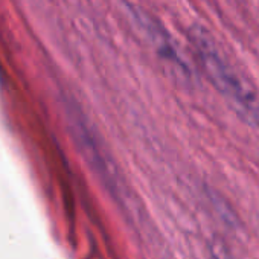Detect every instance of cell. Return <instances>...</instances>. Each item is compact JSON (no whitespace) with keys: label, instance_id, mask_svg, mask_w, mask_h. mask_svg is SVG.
<instances>
[{"label":"cell","instance_id":"6da1fadb","mask_svg":"<svg viewBox=\"0 0 259 259\" xmlns=\"http://www.w3.org/2000/svg\"><path fill=\"white\" fill-rule=\"evenodd\" d=\"M189 40L198 54L206 75L217 90L244 120L259 126V93L256 89L223 55L204 28L197 25L192 26L189 29Z\"/></svg>","mask_w":259,"mask_h":259},{"label":"cell","instance_id":"7a4b0ae2","mask_svg":"<svg viewBox=\"0 0 259 259\" xmlns=\"http://www.w3.org/2000/svg\"><path fill=\"white\" fill-rule=\"evenodd\" d=\"M210 253L213 256V259H239L224 242L221 241H215L210 245Z\"/></svg>","mask_w":259,"mask_h":259}]
</instances>
